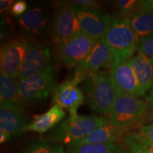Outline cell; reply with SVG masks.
<instances>
[{"instance_id":"1","label":"cell","mask_w":153,"mask_h":153,"mask_svg":"<svg viewBox=\"0 0 153 153\" xmlns=\"http://www.w3.org/2000/svg\"><path fill=\"white\" fill-rule=\"evenodd\" d=\"M86 100L91 109L106 115L111 110L118 96V89L110 72L97 71L85 84Z\"/></svg>"},{"instance_id":"2","label":"cell","mask_w":153,"mask_h":153,"mask_svg":"<svg viewBox=\"0 0 153 153\" xmlns=\"http://www.w3.org/2000/svg\"><path fill=\"white\" fill-rule=\"evenodd\" d=\"M106 123L107 121L105 118L93 115L77 116L74 118H68L53 128L44 140L69 145L87 136L97 128Z\"/></svg>"},{"instance_id":"3","label":"cell","mask_w":153,"mask_h":153,"mask_svg":"<svg viewBox=\"0 0 153 153\" xmlns=\"http://www.w3.org/2000/svg\"><path fill=\"white\" fill-rule=\"evenodd\" d=\"M104 39L114 56L123 60H131L138 49V38L132 28L129 18L112 16Z\"/></svg>"},{"instance_id":"4","label":"cell","mask_w":153,"mask_h":153,"mask_svg":"<svg viewBox=\"0 0 153 153\" xmlns=\"http://www.w3.org/2000/svg\"><path fill=\"white\" fill-rule=\"evenodd\" d=\"M150 108L149 103L120 92L111 110L105 115L107 123L120 128H128L145 115Z\"/></svg>"},{"instance_id":"5","label":"cell","mask_w":153,"mask_h":153,"mask_svg":"<svg viewBox=\"0 0 153 153\" xmlns=\"http://www.w3.org/2000/svg\"><path fill=\"white\" fill-rule=\"evenodd\" d=\"M53 68L50 67L45 71L36 74L19 82L20 101L31 103L45 99L54 90Z\"/></svg>"},{"instance_id":"6","label":"cell","mask_w":153,"mask_h":153,"mask_svg":"<svg viewBox=\"0 0 153 153\" xmlns=\"http://www.w3.org/2000/svg\"><path fill=\"white\" fill-rule=\"evenodd\" d=\"M96 41L82 32L68 41L57 44V59L65 65L76 68L87 59Z\"/></svg>"},{"instance_id":"7","label":"cell","mask_w":153,"mask_h":153,"mask_svg":"<svg viewBox=\"0 0 153 153\" xmlns=\"http://www.w3.org/2000/svg\"><path fill=\"white\" fill-rule=\"evenodd\" d=\"M72 6L76 13L82 33L95 41L103 39L109 28L112 16L96 9Z\"/></svg>"},{"instance_id":"8","label":"cell","mask_w":153,"mask_h":153,"mask_svg":"<svg viewBox=\"0 0 153 153\" xmlns=\"http://www.w3.org/2000/svg\"><path fill=\"white\" fill-rule=\"evenodd\" d=\"M86 76L76 74L72 79L60 84L53 90V103L68 110L70 118H74L78 116L77 109L85 101V95L77 85Z\"/></svg>"},{"instance_id":"9","label":"cell","mask_w":153,"mask_h":153,"mask_svg":"<svg viewBox=\"0 0 153 153\" xmlns=\"http://www.w3.org/2000/svg\"><path fill=\"white\" fill-rule=\"evenodd\" d=\"M80 33L81 28L73 7L64 4L57 8L51 30L53 41L57 45Z\"/></svg>"},{"instance_id":"10","label":"cell","mask_w":153,"mask_h":153,"mask_svg":"<svg viewBox=\"0 0 153 153\" xmlns=\"http://www.w3.org/2000/svg\"><path fill=\"white\" fill-rule=\"evenodd\" d=\"M30 47L29 43L24 38L14 39L1 47L0 53L1 73L18 78Z\"/></svg>"},{"instance_id":"11","label":"cell","mask_w":153,"mask_h":153,"mask_svg":"<svg viewBox=\"0 0 153 153\" xmlns=\"http://www.w3.org/2000/svg\"><path fill=\"white\" fill-rule=\"evenodd\" d=\"M110 72L115 85L120 92L134 97L145 96L130 60H123L115 57Z\"/></svg>"},{"instance_id":"12","label":"cell","mask_w":153,"mask_h":153,"mask_svg":"<svg viewBox=\"0 0 153 153\" xmlns=\"http://www.w3.org/2000/svg\"><path fill=\"white\" fill-rule=\"evenodd\" d=\"M52 65H51L50 49L45 44L36 43L30 45L19 72V81L41 73Z\"/></svg>"},{"instance_id":"13","label":"cell","mask_w":153,"mask_h":153,"mask_svg":"<svg viewBox=\"0 0 153 153\" xmlns=\"http://www.w3.org/2000/svg\"><path fill=\"white\" fill-rule=\"evenodd\" d=\"M114 54L104 39L96 41L87 59L76 68V73L87 76L89 72L99 71L101 68L111 69L114 60Z\"/></svg>"},{"instance_id":"14","label":"cell","mask_w":153,"mask_h":153,"mask_svg":"<svg viewBox=\"0 0 153 153\" xmlns=\"http://www.w3.org/2000/svg\"><path fill=\"white\" fill-rule=\"evenodd\" d=\"M0 131L14 137L24 133L28 124L21 105L0 106Z\"/></svg>"},{"instance_id":"15","label":"cell","mask_w":153,"mask_h":153,"mask_svg":"<svg viewBox=\"0 0 153 153\" xmlns=\"http://www.w3.org/2000/svg\"><path fill=\"white\" fill-rule=\"evenodd\" d=\"M48 22V13L45 9L38 7L28 9L18 19L19 27L32 35H38L45 31Z\"/></svg>"},{"instance_id":"16","label":"cell","mask_w":153,"mask_h":153,"mask_svg":"<svg viewBox=\"0 0 153 153\" xmlns=\"http://www.w3.org/2000/svg\"><path fill=\"white\" fill-rule=\"evenodd\" d=\"M127 131L128 128L118 127L107 123L97 128L87 136L70 145L111 144L116 143Z\"/></svg>"},{"instance_id":"17","label":"cell","mask_w":153,"mask_h":153,"mask_svg":"<svg viewBox=\"0 0 153 153\" xmlns=\"http://www.w3.org/2000/svg\"><path fill=\"white\" fill-rule=\"evenodd\" d=\"M66 112L64 108L55 104L44 114L36 116L33 122L25 128L24 132L33 131L41 134L45 133L49 130L55 127L65 117Z\"/></svg>"},{"instance_id":"18","label":"cell","mask_w":153,"mask_h":153,"mask_svg":"<svg viewBox=\"0 0 153 153\" xmlns=\"http://www.w3.org/2000/svg\"><path fill=\"white\" fill-rule=\"evenodd\" d=\"M138 82L145 94L153 89V64L143 53H138L130 60Z\"/></svg>"},{"instance_id":"19","label":"cell","mask_w":153,"mask_h":153,"mask_svg":"<svg viewBox=\"0 0 153 153\" xmlns=\"http://www.w3.org/2000/svg\"><path fill=\"white\" fill-rule=\"evenodd\" d=\"M18 78L1 74L0 76V102L1 106L20 105Z\"/></svg>"},{"instance_id":"20","label":"cell","mask_w":153,"mask_h":153,"mask_svg":"<svg viewBox=\"0 0 153 153\" xmlns=\"http://www.w3.org/2000/svg\"><path fill=\"white\" fill-rule=\"evenodd\" d=\"M129 20L139 41L153 33V13L137 9Z\"/></svg>"},{"instance_id":"21","label":"cell","mask_w":153,"mask_h":153,"mask_svg":"<svg viewBox=\"0 0 153 153\" xmlns=\"http://www.w3.org/2000/svg\"><path fill=\"white\" fill-rule=\"evenodd\" d=\"M123 146L116 143L111 144H84L66 147L65 153H128Z\"/></svg>"},{"instance_id":"22","label":"cell","mask_w":153,"mask_h":153,"mask_svg":"<svg viewBox=\"0 0 153 153\" xmlns=\"http://www.w3.org/2000/svg\"><path fill=\"white\" fill-rule=\"evenodd\" d=\"M26 153H65L62 145L50 143L45 140L35 141L26 149Z\"/></svg>"},{"instance_id":"23","label":"cell","mask_w":153,"mask_h":153,"mask_svg":"<svg viewBox=\"0 0 153 153\" xmlns=\"http://www.w3.org/2000/svg\"><path fill=\"white\" fill-rule=\"evenodd\" d=\"M140 1L136 0H118L115 1L118 11L116 16L119 18H129L138 8Z\"/></svg>"},{"instance_id":"24","label":"cell","mask_w":153,"mask_h":153,"mask_svg":"<svg viewBox=\"0 0 153 153\" xmlns=\"http://www.w3.org/2000/svg\"><path fill=\"white\" fill-rule=\"evenodd\" d=\"M122 144L128 153H150L134 138L132 133H128L123 137Z\"/></svg>"},{"instance_id":"25","label":"cell","mask_w":153,"mask_h":153,"mask_svg":"<svg viewBox=\"0 0 153 153\" xmlns=\"http://www.w3.org/2000/svg\"><path fill=\"white\" fill-rule=\"evenodd\" d=\"M138 52L145 55L151 62L153 61V33L139 41Z\"/></svg>"},{"instance_id":"26","label":"cell","mask_w":153,"mask_h":153,"mask_svg":"<svg viewBox=\"0 0 153 153\" xmlns=\"http://www.w3.org/2000/svg\"><path fill=\"white\" fill-rule=\"evenodd\" d=\"M27 11V4L24 1H17L13 4L11 11L15 16H22Z\"/></svg>"},{"instance_id":"27","label":"cell","mask_w":153,"mask_h":153,"mask_svg":"<svg viewBox=\"0 0 153 153\" xmlns=\"http://www.w3.org/2000/svg\"><path fill=\"white\" fill-rule=\"evenodd\" d=\"M134 138L138 142L145 150L150 153H153V143L149 141L148 139H146L143 135H141L140 133H131Z\"/></svg>"},{"instance_id":"28","label":"cell","mask_w":153,"mask_h":153,"mask_svg":"<svg viewBox=\"0 0 153 153\" xmlns=\"http://www.w3.org/2000/svg\"><path fill=\"white\" fill-rule=\"evenodd\" d=\"M65 4L93 9H95L97 6V1H93V0H72V1H65Z\"/></svg>"},{"instance_id":"29","label":"cell","mask_w":153,"mask_h":153,"mask_svg":"<svg viewBox=\"0 0 153 153\" xmlns=\"http://www.w3.org/2000/svg\"><path fill=\"white\" fill-rule=\"evenodd\" d=\"M140 134L153 143V124L141 126L140 128Z\"/></svg>"},{"instance_id":"30","label":"cell","mask_w":153,"mask_h":153,"mask_svg":"<svg viewBox=\"0 0 153 153\" xmlns=\"http://www.w3.org/2000/svg\"><path fill=\"white\" fill-rule=\"evenodd\" d=\"M137 9L153 13V0H144V1H140L139 6Z\"/></svg>"},{"instance_id":"31","label":"cell","mask_w":153,"mask_h":153,"mask_svg":"<svg viewBox=\"0 0 153 153\" xmlns=\"http://www.w3.org/2000/svg\"><path fill=\"white\" fill-rule=\"evenodd\" d=\"M13 4H14V1H12V0H1L0 1V11H1V14L7 11L9 9H11Z\"/></svg>"},{"instance_id":"32","label":"cell","mask_w":153,"mask_h":153,"mask_svg":"<svg viewBox=\"0 0 153 153\" xmlns=\"http://www.w3.org/2000/svg\"><path fill=\"white\" fill-rule=\"evenodd\" d=\"M11 137H12L10 135H9L8 133L0 131V143H4L7 142V141H9V140H11Z\"/></svg>"},{"instance_id":"33","label":"cell","mask_w":153,"mask_h":153,"mask_svg":"<svg viewBox=\"0 0 153 153\" xmlns=\"http://www.w3.org/2000/svg\"><path fill=\"white\" fill-rule=\"evenodd\" d=\"M145 99H146V101H148V102L152 103V104H153V89L149 91L148 94L145 95Z\"/></svg>"},{"instance_id":"34","label":"cell","mask_w":153,"mask_h":153,"mask_svg":"<svg viewBox=\"0 0 153 153\" xmlns=\"http://www.w3.org/2000/svg\"><path fill=\"white\" fill-rule=\"evenodd\" d=\"M152 64H153V61H152Z\"/></svg>"},{"instance_id":"35","label":"cell","mask_w":153,"mask_h":153,"mask_svg":"<svg viewBox=\"0 0 153 153\" xmlns=\"http://www.w3.org/2000/svg\"><path fill=\"white\" fill-rule=\"evenodd\" d=\"M25 153H26V152H25Z\"/></svg>"}]
</instances>
